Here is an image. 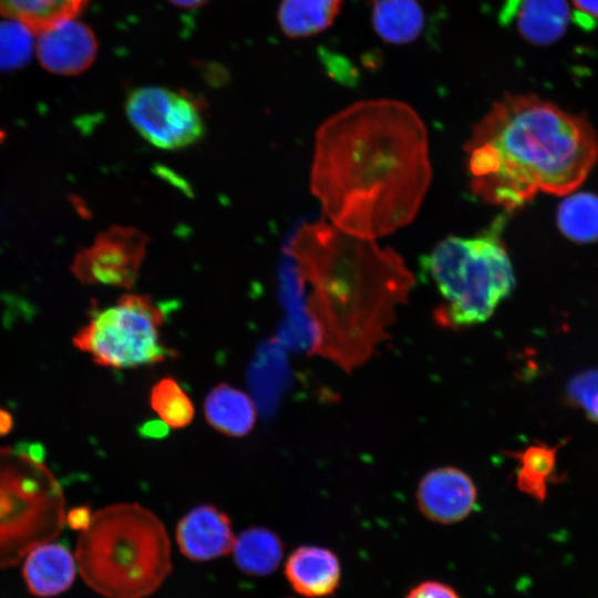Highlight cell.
I'll return each instance as SVG.
<instances>
[{"label":"cell","mask_w":598,"mask_h":598,"mask_svg":"<svg viewBox=\"0 0 598 598\" xmlns=\"http://www.w3.org/2000/svg\"><path fill=\"white\" fill-rule=\"evenodd\" d=\"M22 576L30 594L50 598L66 591L76 576L74 555L62 544L34 547L22 560Z\"/></svg>","instance_id":"4fadbf2b"},{"label":"cell","mask_w":598,"mask_h":598,"mask_svg":"<svg viewBox=\"0 0 598 598\" xmlns=\"http://www.w3.org/2000/svg\"><path fill=\"white\" fill-rule=\"evenodd\" d=\"M504 219L471 237L450 236L421 259L441 303L436 319L453 328L486 321L514 287V271L502 240Z\"/></svg>","instance_id":"5b68a950"},{"label":"cell","mask_w":598,"mask_h":598,"mask_svg":"<svg viewBox=\"0 0 598 598\" xmlns=\"http://www.w3.org/2000/svg\"><path fill=\"white\" fill-rule=\"evenodd\" d=\"M3 137H4V133L0 131V143L2 142Z\"/></svg>","instance_id":"836d02e7"},{"label":"cell","mask_w":598,"mask_h":598,"mask_svg":"<svg viewBox=\"0 0 598 598\" xmlns=\"http://www.w3.org/2000/svg\"><path fill=\"white\" fill-rule=\"evenodd\" d=\"M181 553L194 561H207L231 551L235 535L228 515L213 505H199L176 526Z\"/></svg>","instance_id":"7c38bea8"},{"label":"cell","mask_w":598,"mask_h":598,"mask_svg":"<svg viewBox=\"0 0 598 598\" xmlns=\"http://www.w3.org/2000/svg\"><path fill=\"white\" fill-rule=\"evenodd\" d=\"M416 502L427 519L448 525L465 519L474 511L477 489L467 473L454 466H443L422 477Z\"/></svg>","instance_id":"30bf717a"},{"label":"cell","mask_w":598,"mask_h":598,"mask_svg":"<svg viewBox=\"0 0 598 598\" xmlns=\"http://www.w3.org/2000/svg\"><path fill=\"white\" fill-rule=\"evenodd\" d=\"M513 19L526 41L547 45L566 32L570 9L566 0H520Z\"/></svg>","instance_id":"e0dca14e"},{"label":"cell","mask_w":598,"mask_h":598,"mask_svg":"<svg viewBox=\"0 0 598 598\" xmlns=\"http://www.w3.org/2000/svg\"><path fill=\"white\" fill-rule=\"evenodd\" d=\"M567 399L595 423H598V369L577 373L567 384Z\"/></svg>","instance_id":"484cf974"},{"label":"cell","mask_w":598,"mask_h":598,"mask_svg":"<svg viewBox=\"0 0 598 598\" xmlns=\"http://www.w3.org/2000/svg\"><path fill=\"white\" fill-rule=\"evenodd\" d=\"M166 308L150 296L127 293L92 312L73 346L102 367L127 369L167 361L176 352L162 339Z\"/></svg>","instance_id":"52a82bcc"},{"label":"cell","mask_w":598,"mask_h":598,"mask_svg":"<svg viewBox=\"0 0 598 598\" xmlns=\"http://www.w3.org/2000/svg\"><path fill=\"white\" fill-rule=\"evenodd\" d=\"M431 182L427 132L409 104L358 101L316 135L310 187L331 221L375 239L412 221Z\"/></svg>","instance_id":"6da1fadb"},{"label":"cell","mask_w":598,"mask_h":598,"mask_svg":"<svg viewBox=\"0 0 598 598\" xmlns=\"http://www.w3.org/2000/svg\"><path fill=\"white\" fill-rule=\"evenodd\" d=\"M520 0H505L499 11L498 20L503 25H507L514 18Z\"/></svg>","instance_id":"f546056e"},{"label":"cell","mask_w":598,"mask_h":598,"mask_svg":"<svg viewBox=\"0 0 598 598\" xmlns=\"http://www.w3.org/2000/svg\"><path fill=\"white\" fill-rule=\"evenodd\" d=\"M559 229L569 239L591 241L598 238V197L576 194L567 197L557 214Z\"/></svg>","instance_id":"603a6c76"},{"label":"cell","mask_w":598,"mask_h":598,"mask_svg":"<svg viewBox=\"0 0 598 598\" xmlns=\"http://www.w3.org/2000/svg\"><path fill=\"white\" fill-rule=\"evenodd\" d=\"M341 6L342 0H281L278 22L290 38L315 35L333 23Z\"/></svg>","instance_id":"d6986e66"},{"label":"cell","mask_w":598,"mask_h":598,"mask_svg":"<svg viewBox=\"0 0 598 598\" xmlns=\"http://www.w3.org/2000/svg\"><path fill=\"white\" fill-rule=\"evenodd\" d=\"M285 575L292 589L308 598L332 595L340 585L341 565L328 548L305 545L287 558Z\"/></svg>","instance_id":"5bb4252c"},{"label":"cell","mask_w":598,"mask_h":598,"mask_svg":"<svg viewBox=\"0 0 598 598\" xmlns=\"http://www.w3.org/2000/svg\"><path fill=\"white\" fill-rule=\"evenodd\" d=\"M573 3L582 25H592L598 21V0H573Z\"/></svg>","instance_id":"83f0119b"},{"label":"cell","mask_w":598,"mask_h":598,"mask_svg":"<svg viewBox=\"0 0 598 598\" xmlns=\"http://www.w3.org/2000/svg\"><path fill=\"white\" fill-rule=\"evenodd\" d=\"M147 244L144 233L133 227L113 226L79 251L72 272L83 283L130 288L140 275Z\"/></svg>","instance_id":"9c48e42d"},{"label":"cell","mask_w":598,"mask_h":598,"mask_svg":"<svg viewBox=\"0 0 598 598\" xmlns=\"http://www.w3.org/2000/svg\"><path fill=\"white\" fill-rule=\"evenodd\" d=\"M87 0H0V14L16 20L34 34L75 18Z\"/></svg>","instance_id":"44dd1931"},{"label":"cell","mask_w":598,"mask_h":598,"mask_svg":"<svg viewBox=\"0 0 598 598\" xmlns=\"http://www.w3.org/2000/svg\"><path fill=\"white\" fill-rule=\"evenodd\" d=\"M35 34L16 20L0 22V70L11 71L24 65L35 47Z\"/></svg>","instance_id":"d4e9b609"},{"label":"cell","mask_w":598,"mask_h":598,"mask_svg":"<svg viewBox=\"0 0 598 598\" xmlns=\"http://www.w3.org/2000/svg\"><path fill=\"white\" fill-rule=\"evenodd\" d=\"M92 518V514L86 506H80L71 509L65 516V523L70 525L71 528L82 532L85 529Z\"/></svg>","instance_id":"f1b7e54d"},{"label":"cell","mask_w":598,"mask_h":598,"mask_svg":"<svg viewBox=\"0 0 598 598\" xmlns=\"http://www.w3.org/2000/svg\"><path fill=\"white\" fill-rule=\"evenodd\" d=\"M41 65L55 74L75 75L87 70L97 53L95 34L82 21L71 18L35 34Z\"/></svg>","instance_id":"8fae6325"},{"label":"cell","mask_w":598,"mask_h":598,"mask_svg":"<svg viewBox=\"0 0 598 598\" xmlns=\"http://www.w3.org/2000/svg\"><path fill=\"white\" fill-rule=\"evenodd\" d=\"M65 516L61 485L42 450L35 444L0 446V569L56 538Z\"/></svg>","instance_id":"8992f818"},{"label":"cell","mask_w":598,"mask_h":598,"mask_svg":"<svg viewBox=\"0 0 598 598\" xmlns=\"http://www.w3.org/2000/svg\"><path fill=\"white\" fill-rule=\"evenodd\" d=\"M150 404L163 423L172 429L187 426L194 419V405L179 385L171 377L158 380L151 389Z\"/></svg>","instance_id":"cb8c5ba5"},{"label":"cell","mask_w":598,"mask_h":598,"mask_svg":"<svg viewBox=\"0 0 598 598\" xmlns=\"http://www.w3.org/2000/svg\"><path fill=\"white\" fill-rule=\"evenodd\" d=\"M236 566L249 576H268L280 565L283 544L265 527H250L235 537L231 548Z\"/></svg>","instance_id":"ac0fdd59"},{"label":"cell","mask_w":598,"mask_h":598,"mask_svg":"<svg viewBox=\"0 0 598 598\" xmlns=\"http://www.w3.org/2000/svg\"><path fill=\"white\" fill-rule=\"evenodd\" d=\"M558 448V445L551 447L538 443L513 454L518 461L516 472L518 488L538 502H543L546 497L548 484L556 470Z\"/></svg>","instance_id":"7402d4cb"},{"label":"cell","mask_w":598,"mask_h":598,"mask_svg":"<svg viewBox=\"0 0 598 598\" xmlns=\"http://www.w3.org/2000/svg\"><path fill=\"white\" fill-rule=\"evenodd\" d=\"M286 379L287 364L282 347L276 339L270 340L259 349L249 371L250 385L265 413L274 410Z\"/></svg>","instance_id":"ffe728a7"},{"label":"cell","mask_w":598,"mask_h":598,"mask_svg":"<svg viewBox=\"0 0 598 598\" xmlns=\"http://www.w3.org/2000/svg\"><path fill=\"white\" fill-rule=\"evenodd\" d=\"M204 413L210 426L228 436H244L256 423V405L244 391L227 384L214 386L205 398Z\"/></svg>","instance_id":"2e32d148"},{"label":"cell","mask_w":598,"mask_h":598,"mask_svg":"<svg viewBox=\"0 0 598 598\" xmlns=\"http://www.w3.org/2000/svg\"><path fill=\"white\" fill-rule=\"evenodd\" d=\"M464 151L472 193L513 210L538 192L576 189L598 157L590 123L534 94H506L473 126Z\"/></svg>","instance_id":"7a4b0ae2"},{"label":"cell","mask_w":598,"mask_h":598,"mask_svg":"<svg viewBox=\"0 0 598 598\" xmlns=\"http://www.w3.org/2000/svg\"><path fill=\"white\" fill-rule=\"evenodd\" d=\"M125 112L135 131L161 150L189 146L205 132L203 110L195 97L167 87L150 85L132 90Z\"/></svg>","instance_id":"ba28073f"},{"label":"cell","mask_w":598,"mask_h":598,"mask_svg":"<svg viewBox=\"0 0 598 598\" xmlns=\"http://www.w3.org/2000/svg\"><path fill=\"white\" fill-rule=\"evenodd\" d=\"M289 251L310 289L306 306L316 330L313 349L324 354L380 336L415 282L393 249L323 221L305 224Z\"/></svg>","instance_id":"3957f363"},{"label":"cell","mask_w":598,"mask_h":598,"mask_svg":"<svg viewBox=\"0 0 598 598\" xmlns=\"http://www.w3.org/2000/svg\"><path fill=\"white\" fill-rule=\"evenodd\" d=\"M405 598H461V596L445 582L425 580L411 588Z\"/></svg>","instance_id":"4316f807"},{"label":"cell","mask_w":598,"mask_h":598,"mask_svg":"<svg viewBox=\"0 0 598 598\" xmlns=\"http://www.w3.org/2000/svg\"><path fill=\"white\" fill-rule=\"evenodd\" d=\"M167 425L161 422H148L143 426L142 433L150 437H159L167 432Z\"/></svg>","instance_id":"4dcf8cb0"},{"label":"cell","mask_w":598,"mask_h":598,"mask_svg":"<svg viewBox=\"0 0 598 598\" xmlns=\"http://www.w3.org/2000/svg\"><path fill=\"white\" fill-rule=\"evenodd\" d=\"M74 557L85 584L105 598H145L172 571L164 524L136 503L105 506L92 514Z\"/></svg>","instance_id":"277c9868"},{"label":"cell","mask_w":598,"mask_h":598,"mask_svg":"<svg viewBox=\"0 0 598 598\" xmlns=\"http://www.w3.org/2000/svg\"><path fill=\"white\" fill-rule=\"evenodd\" d=\"M372 27L386 43L401 45L415 41L426 22L429 0H368Z\"/></svg>","instance_id":"9a60e30c"},{"label":"cell","mask_w":598,"mask_h":598,"mask_svg":"<svg viewBox=\"0 0 598 598\" xmlns=\"http://www.w3.org/2000/svg\"><path fill=\"white\" fill-rule=\"evenodd\" d=\"M167 1L183 9H192V8H197V7L203 6L208 0H167Z\"/></svg>","instance_id":"1f68e13d"},{"label":"cell","mask_w":598,"mask_h":598,"mask_svg":"<svg viewBox=\"0 0 598 598\" xmlns=\"http://www.w3.org/2000/svg\"><path fill=\"white\" fill-rule=\"evenodd\" d=\"M11 426V417L10 415L0 410V434H4L9 431Z\"/></svg>","instance_id":"d6a6232c"}]
</instances>
